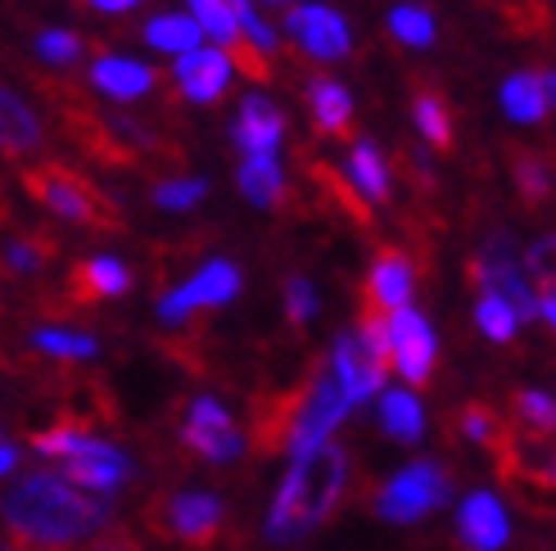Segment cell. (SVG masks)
Here are the masks:
<instances>
[{"instance_id":"cell-23","label":"cell","mask_w":556,"mask_h":551,"mask_svg":"<svg viewBox=\"0 0 556 551\" xmlns=\"http://www.w3.org/2000/svg\"><path fill=\"white\" fill-rule=\"evenodd\" d=\"M0 145L5 154H27L41 145V123L14 91H0Z\"/></svg>"},{"instance_id":"cell-34","label":"cell","mask_w":556,"mask_h":551,"mask_svg":"<svg viewBox=\"0 0 556 551\" xmlns=\"http://www.w3.org/2000/svg\"><path fill=\"white\" fill-rule=\"evenodd\" d=\"M525 276H530L534 290L556 294V235L530 244V254H525Z\"/></svg>"},{"instance_id":"cell-18","label":"cell","mask_w":556,"mask_h":551,"mask_svg":"<svg viewBox=\"0 0 556 551\" xmlns=\"http://www.w3.org/2000/svg\"><path fill=\"white\" fill-rule=\"evenodd\" d=\"M556 104V73H511L503 81V108L516 123H543Z\"/></svg>"},{"instance_id":"cell-42","label":"cell","mask_w":556,"mask_h":551,"mask_svg":"<svg viewBox=\"0 0 556 551\" xmlns=\"http://www.w3.org/2000/svg\"><path fill=\"white\" fill-rule=\"evenodd\" d=\"M539 317L556 330V294H543V298H539Z\"/></svg>"},{"instance_id":"cell-14","label":"cell","mask_w":556,"mask_h":551,"mask_svg":"<svg viewBox=\"0 0 556 551\" xmlns=\"http://www.w3.org/2000/svg\"><path fill=\"white\" fill-rule=\"evenodd\" d=\"M412 303V262L403 249H380L367 271V303L363 308L394 317Z\"/></svg>"},{"instance_id":"cell-15","label":"cell","mask_w":556,"mask_h":551,"mask_svg":"<svg viewBox=\"0 0 556 551\" xmlns=\"http://www.w3.org/2000/svg\"><path fill=\"white\" fill-rule=\"evenodd\" d=\"M236 73V60H227L222 50H194V54H181L173 77L177 87L190 104H213L222 100V91H227V81Z\"/></svg>"},{"instance_id":"cell-8","label":"cell","mask_w":556,"mask_h":551,"mask_svg":"<svg viewBox=\"0 0 556 551\" xmlns=\"http://www.w3.org/2000/svg\"><path fill=\"white\" fill-rule=\"evenodd\" d=\"M236 294H240V271H236V262L213 258L190 285H181V290H173V294L159 298V317L168 321V325H181V321H190L200 308H222V303H231Z\"/></svg>"},{"instance_id":"cell-26","label":"cell","mask_w":556,"mask_h":551,"mask_svg":"<svg viewBox=\"0 0 556 551\" xmlns=\"http://www.w3.org/2000/svg\"><path fill=\"white\" fill-rule=\"evenodd\" d=\"M200 37H208L204 27H200V18H186V14H159V18L146 23V41H150L154 50L177 54V60H181V54L204 50Z\"/></svg>"},{"instance_id":"cell-9","label":"cell","mask_w":556,"mask_h":551,"mask_svg":"<svg viewBox=\"0 0 556 551\" xmlns=\"http://www.w3.org/2000/svg\"><path fill=\"white\" fill-rule=\"evenodd\" d=\"M389 339H394V367L403 371V380L412 389L434 380V362H439V344H434V330L421 312H394L389 317Z\"/></svg>"},{"instance_id":"cell-24","label":"cell","mask_w":556,"mask_h":551,"mask_svg":"<svg viewBox=\"0 0 556 551\" xmlns=\"http://www.w3.org/2000/svg\"><path fill=\"white\" fill-rule=\"evenodd\" d=\"M240 190H244V200H249V204L276 208V204L286 200V172L276 168V158H271V154H254V158H244V163H240Z\"/></svg>"},{"instance_id":"cell-28","label":"cell","mask_w":556,"mask_h":551,"mask_svg":"<svg viewBox=\"0 0 556 551\" xmlns=\"http://www.w3.org/2000/svg\"><path fill=\"white\" fill-rule=\"evenodd\" d=\"M190 10H194V18H200V27L213 41H222V46H240L244 41L231 0H190Z\"/></svg>"},{"instance_id":"cell-36","label":"cell","mask_w":556,"mask_h":551,"mask_svg":"<svg viewBox=\"0 0 556 551\" xmlns=\"http://www.w3.org/2000/svg\"><path fill=\"white\" fill-rule=\"evenodd\" d=\"M208 195V185L200 181V177H186V181H163V185H154V204L159 208H173V213H181V208H194Z\"/></svg>"},{"instance_id":"cell-43","label":"cell","mask_w":556,"mask_h":551,"mask_svg":"<svg viewBox=\"0 0 556 551\" xmlns=\"http://www.w3.org/2000/svg\"><path fill=\"white\" fill-rule=\"evenodd\" d=\"M14 465H18V448H14V444H5V452H0V471L14 475Z\"/></svg>"},{"instance_id":"cell-1","label":"cell","mask_w":556,"mask_h":551,"mask_svg":"<svg viewBox=\"0 0 556 551\" xmlns=\"http://www.w3.org/2000/svg\"><path fill=\"white\" fill-rule=\"evenodd\" d=\"M10 551H68L109 525V502L91 498L68 475L33 471L10 488L5 502Z\"/></svg>"},{"instance_id":"cell-4","label":"cell","mask_w":556,"mask_h":551,"mask_svg":"<svg viewBox=\"0 0 556 551\" xmlns=\"http://www.w3.org/2000/svg\"><path fill=\"white\" fill-rule=\"evenodd\" d=\"M448 498H453V479L443 475V465L439 461H416L380 488L376 515L389 520V525H416V520H426Z\"/></svg>"},{"instance_id":"cell-21","label":"cell","mask_w":556,"mask_h":551,"mask_svg":"<svg viewBox=\"0 0 556 551\" xmlns=\"http://www.w3.org/2000/svg\"><path fill=\"white\" fill-rule=\"evenodd\" d=\"M127 285H131V271H127L118 258H91V262H77V267H73V276H68V290H73L81 303L127 294Z\"/></svg>"},{"instance_id":"cell-39","label":"cell","mask_w":556,"mask_h":551,"mask_svg":"<svg viewBox=\"0 0 556 551\" xmlns=\"http://www.w3.org/2000/svg\"><path fill=\"white\" fill-rule=\"evenodd\" d=\"M313 312H317V294H313V285H308V281H299V276H290V281H286V317H290V325L313 321Z\"/></svg>"},{"instance_id":"cell-11","label":"cell","mask_w":556,"mask_h":551,"mask_svg":"<svg viewBox=\"0 0 556 551\" xmlns=\"http://www.w3.org/2000/svg\"><path fill=\"white\" fill-rule=\"evenodd\" d=\"M330 367H336V375H340V384H344V394L353 398V407L367 402V398H376L380 384H384V371H389V362H384V357H380L363 335H357V330H349V335L336 339Z\"/></svg>"},{"instance_id":"cell-20","label":"cell","mask_w":556,"mask_h":551,"mask_svg":"<svg viewBox=\"0 0 556 551\" xmlns=\"http://www.w3.org/2000/svg\"><path fill=\"white\" fill-rule=\"evenodd\" d=\"M308 108H313V127L317 136H344L353 123V95L340 87L336 77H313L308 81Z\"/></svg>"},{"instance_id":"cell-44","label":"cell","mask_w":556,"mask_h":551,"mask_svg":"<svg viewBox=\"0 0 556 551\" xmlns=\"http://www.w3.org/2000/svg\"><path fill=\"white\" fill-rule=\"evenodd\" d=\"M267 5H290V0H267Z\"/></svg>"},{"instance_id":"cell-16","label":"cell","mask_w":556,"mask_h":551,"mask_svg":"<svg viewBox=\"0 0 556 551\" xmlns=\"http://www.w3.org/2000/svg\"><path fill=\"white\" fill-rule=\"evenodd\" d=\"M457 534L470 551H503L507 534H511L503 502H497L493 492H470V498L462 502V511H457Z\"/></svg>"},{"instance_id":"cell-19","label":"cell","mask_w":556,"mask_h":551,"mask_svg":"<svg viewBox=\"0 0 556 551\" xmlns=\"http://www.w3.org/2000/svg\"><path fill=\"white\" fill-rule=\"evenodd\" d=\"M91 81L114 100H141L154 91V68L136 64V60H118V54H100L91 64Z\"/></svg>"},{"instance_id":"cell-6","label":"cell","mask_w":556,"mask_h":551,"mask_svg":"<svg viewBox=\"0 0 556 551\" xmlns=\"http://www.w3.org/2000/svg\"><path fill=\"white\" fill-rule=\"evenodd\" d=\"M470 281L480 285V294H497V298H507L511 308L520 312V321H530L539 317V298L534 285H530V276H525L520 258H516V244L507 231H493L484 240V249L470 258Z\"/></svg>"},{"instance_id":"cell-32","label":"cell","mask_w":556,"mask_h":551,"mask_svg":"<svg viewBox=\"0 0 556 551\" xmlns=\"http://www.w3.org/2000/svg\"><path fill=\"white\" fill-rule=\"evenodd\" d=\"M389 33H394L403 46H430L434 41V18L421 5H399L389 14Z\"/></svg>"},{"instance_id":"cell-37","label":"cell","mask_w":556,"mask_h":551,"mask_svg":"<svg viewBox=\"0 0 556 551\" xmlns=\"http://www.w3.org/2000/svg\"><path fill=\"white\" fill-rule=\"evenodd\" d=\"M46 258H50V244H46V240H33V235L10 240V249H5V262H10V271H18V276L41 271Z\"/></svg>"},{"instance_id":"cell-27","label":"cell","mask_w":556,"mask_h":551,"mask_svg":"<svg viewBox=\"0 0 556 551\" xmlns=\"http://www.w3.org/2000/svg\"><path fill=\"white\" fill-rule=\"evenodd\" d=\"M511 172H516V190H520V200L530 204V208H543L552 200V190H556V172H552V163L543 154H530V150H520L511 158Z\"/></svg>"},{"instance_id":"cell-12","label":"cell","mask_w":556,"mask_h":551,"mask_svg":"<svg viewBox=\"0 0 556 551\" xmlns=\"http://www.w3.org/2000/svg\"><path fill=\"white\" fill-rule=\"evenodd\" d=\"M286 27H290V37L299 41V50H308L313 60H321V64L344 60L349 46H353L349 41V23L330 5H299V10H290Z\"/></svg>"},{"instance_id":"cell-25","label":"cell","mask_w":556,"mask_h":551,"mask_svg":"<svg viewBox=\"0 0 556 551\" xmlns=\"http://www.w3.org/2000/svg\"><path fill=\"white\" fill-rule=\"evenodd\" d=\"M380 430L394 438V444H416L426 434V417H421V402H416L407 389H389L380 398Z\"/></svg>"},{"instance_id":"cell-35","label":"cell","mask_w":556,"mask_h":551,"mask_svg":"<svg viewBox=\"0 0 556 551\" xmlns=\"http://www.w3.org/2000/svg\"><path fill=\"white\" fill-rule=\"evenodd\" d=\"M457 425H462V434L466 438H476V444H489V452L497 448V438L507 434V425L493 417L489 407H480V402H470V407H462V417H457Z\"/></svg>"},{"instance_id":"cell-7","label":"cell","mask_w":556,"mask_h":551,"mask_svg":"<svg viewBox=\"0 0 556 551\" xmlns=\"http://www.w3.org/2000/svg\"><path fill=\"white\" fill-rule=\"evenodd\" d=\"M349 407H353V398L344 394L336 367H313V380H308V394H303V411H299L294 448L290 452L308 457V452L326 448V434L349 417Z\"/></svg>"},{"instance_id":"cell-22","label":"cell","mask_w":556,"mask_h":551,"mask_svg":"<svg viewBox=\"0 0 556 551\" xmlns=\"http://www.w3.org/2000/svg\"><path fill=\"white\" fill-rule=\"evenodd\" d=\"M344 177L357 185V195L367 204H384L389 200V168L376 150V141H353L349 163H344Z\"/></svg>"},{"instance_id":"cell-33","label":"cell","mask_w":556,"mask_h":551,"mask_svg":"<svg viewBox=\"0 0 556 551\" xmlns=\"http://www.w3.org/2000/svg\"><path fill=\"white\" fill-rule=\"evenodd\" d=\"M33 344L50 357H68V362H87V357H96V339L91 335H68V330H37Z\"/></svg>"},{"instance_id":"cell-38","label":"cell","mask_w":556,"mask_h":551,"mask_svg":"<svg viewBox=\"0 0 556 551\" xmlns=\"http://www.w3.org/2000/svg\"><path fill=\"white\" fill-rule=\"evenodd\" d=\"M37 54H41L46 64H77L81 41L73 33H64V27H50V33L37 37Z\"/></svg>"},{"instance_id":"cell-40","label":"cell","mask_w":556,"mask_h":551,"mask_svg":"<svg viewBox=\"0 0 556 551\" xmlns=\"http://www.w3.org/2000/svg\"><path fill=\"white\" fill-rule=\"evenodd\" d=\"M87 551H141V547H136V538H131V534L109 529V534H104V538H96Z\"/></svg>"},{"instance_id":"cell-2","label":"cell","mask_w":556,"mask_h":551,"mask_svg":"<svg viewBox=\"0 0 556 551\" xmlns=\"http://www.w3.org/2000/svg\"><path fill=\"white\" fill-rule=\"evenodd\" d=\"M349 488V452L326 444L308 457H294V465L286 471L281 488L271 498L267 511V538L271 542H294L303 534L321 529L330 515H336L340 498Z\"/></svg>"},{"instance_id":"cell-41","label":"cell","mask_w":556,"mask_h":551,"mask_svg":"<svg viewBox=\"0 0 556 551\" xmlns=\"http://www.w3.org/2000/svg\"><path fill=\"white\" fill-rule=\"evenodd\" d=\"M96 10H104V14H123V10H136L141 0H91Z\"/></svg>"},{"instance_id":"cell-31","label":"cell","mask_w":556,"mask_h":551,"mask_svg":"<svg viewBox=\"0 0 556 551\" xmlns=\"http://www.w3.org/2000/svg\"><path fill=\"white\" fill-rule=\"evenodd\" d=\"M511 407H516L520 430L543 434V438L556 434V398H547V394H539V389H525V394H516Z\"/></svg>"},{"instance_id":"cell-29","label":"cell","mask_w":556,"mask_h":551,"mask_svg":"<svg viewBox=\"0 0 556 551\" xmlns=\"http://www.w3.org/2000/svg\"><path fill=\"white\" fill-rule=\"evenodd\" d=\"M476 321H480V330H484L493 344H511V339H516V325H520V312L511 308L507 298L480 294V303H476Z\"/></svg>"},{"instance_id":"cell-17","label":"cell","mask_w":556,"mask_h":551,"mask_svg":"<svg viewBox=\"0 0 556 551\" xmlns=\"http://www.w3.org/2000/svg\"><path fill=\"white\" fill-rule=\"evenodd\" d=\"M231 141L254 158V154H271L276 158V145L286 141V118L263 100V95H249L240 104V118L231 127Z\"/></svg>"},{"instance_id":"cell-30","label":"cell","mask_w":556,"mask_h":551,"mask_svg":"<svg viewBox=\"0 0 556 551\" xmlns=\"http://www.w3.org/2000/svg\"><path fill=\"white\" fill-rule=\"evenodd\" d=\"M416 127L430 145L448 150L453 145V118H448V104H443L434 91H416Z\"/></svg>"},{"instance_id":"cell-13","label":"cell","mask_w":556,"mask_h":551,"mask_svg":"<svg viewBox=\"0 0 556 551\" xmlns=\"http://www.w3.org/2000/svg\"><path fill=\"white\" fill-rule=\"evenodd\" d=\"M64 475L77 484V488H87V492H100V498H109V492H118L127 479H131V461L118 452V448H109L104 438H87L68 461H64Z\"/></svg>"},{"instance_id":"cell-10","label":"cell","mask_w":556,"mask_h":551,"mask_svg":"<svg viewBox=\"0 0 556 551\" xmlns=\"http://www.w3.org/2000/svg\"><path fill=\"white\" fill-rule=\"evenodd\" d=\"M181 444L204 457V461H236L240 457V434L227 417V407L213 398H194L181 421Z\"/></svg>"},{"instance_id":"cell-3","label":"cell","mask_w":556,"mask_h":551,"mask_svg":"<svg viewBox=\"0 0 556 551\" xmlns=\"http://www.w3.org/2000/svg\"><path fill=\"white\" fill-rule=\"evenodd\" d=\"M222 525H227V507H222V498L200 488L168 492V498H159L150 507V529L190 551H208L222 538Z\"/></svg>"},{"instance_id":"cell-5","label":"cell","mask_w":556,"mask_h":551,"mask_svg":"<svg viewBox=\"0 0 556 551\" xmlns=\"http://www.w3.org/2000/svg\"><path fill=\"white\" fill-rule=\"evenodd\" d=\"M23 190L33 195L41 208H50L54 217L77 227H109V208L91 190V181H81L77 172L60 168V163H46V168H27L23 172Z\"/></svg>"}]
</instances>
